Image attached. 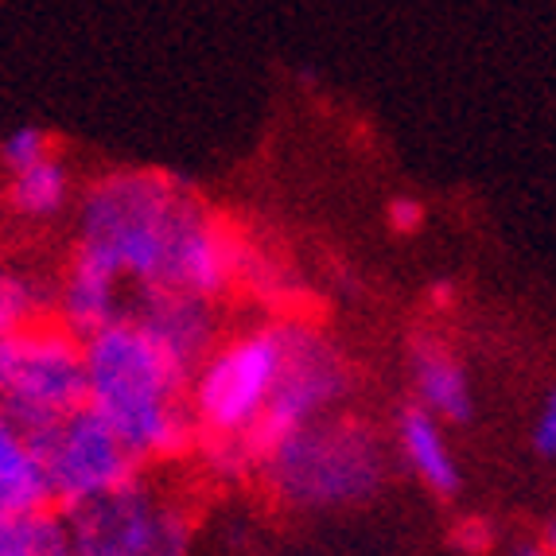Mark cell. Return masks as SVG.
<instances>
[{
  "mask_svg": "<svg viewBox=\"0 0 556 556\" xmlns=\"http://www.w3.org/2000/svg\"><path fill=\"white\" fill-rule=\"evenodd\" d=\"M20 334L24 331H16V334H4L0 339V390L9 386V378H12V366H16V354H20Z\"/></svg>",
  "mask_w": 556,
  "mask_h": 556,
  "instance_id": "cell-19",
  "label": "cell"
},
{
  "mask_svg": "<svg viewBox=\"0 0 556 556\" xmlns=\"http://www.w3.org/2000/svg\"><path fill=\"white\" fill-rule=\"evenodd\" d=\"M71 191H75L71 172L55 156H43L31 167L12 172V184H9L12 206L24 218H55V214H63L66 203H71Z\"/></svg>",
  "mask_w": 556,
  "mask_h": 556,
  "instance_id": "cell-14",
  "label": "cell"
},
{
  "mask_svg": "<svg viewBox=\"0 0 556 556\" xmlns=\"http://www.w3.org/2000/svg\"><path fill=\"white\" fill-rule=\"evenodd\" d=\"M273 491L300 510L362 506L386 482V455L370 428L319 417L285 437L265 459Z\"/></svg>",
  "mask_w": 556,
  "mask_h": 556,
  "instance_id": "cell-4",
  "label": "cell"
},
{
  "mask_svg": "<svg viewBox=\"0 0 556 556\" xmlns=\"http://www.w3.org/2000/svg\"><path fill=\"white\" fill-rule=\"evenodd\" d=\"M440 425L444 420L432 408L413 401V405H405L397 413V444L408 471L417 475L428 491L437 494V498H455L459 486H464V475L455 467V455L447 452L444 428Z\"/></svg>",
  "mask_w": 556,
  "mask_h": 556,
  "instance_id": "cell-12",
  "label": "cell"
},
{
  "mask_svg": "<svg viewBox=\"0 0 556 556\" xmlns=\"http://www.w3.org/2000/svg\"><path fill=\"white\" fill-rule=\"evenodd\" d=\"M66 514L71 553L90 556H149L184 553L191 545V526L184 510L152 491L144 475L125 482L121 491L75 506Z\"/></svg>",
  "mask_w": 556,
  "mask_h": 556,
  "instance_id": "cell-6",
  "label": "cell"
},
{
  "mask_svg": "<svg viewBox=\"0 0 556 556\" xmlns=\"http://www.w3.org/2000/svg\"><path fill=\"white\" fill-rule=\"evenodd\" d=\"M71 553V529L59 506L51 510H0V556Z\"/></svg>",
  "mask_w": 556,
  "mask_h": 556,
  "instance_id": "cell-13",
  "label": "cell"
},
{
  "mask_svg": "<svg viewBox=\"0 0 556 556\" xmlns=\"http://www.w3.org/2000/svg\"><path fill=\"white\" fill-rule=\"evenodd\" d=\"M351 393V370H346L339 346L304 324H288V362L277 381L265 417L245 440L250 464H261L285 437L312 420L327 417L339 401Z\"/></svg>",
  "mask_w": 556,
  "mask_h": 556,
  "instance_id": "cell-7",
  "label": "cell"
},
{
  "mask_svg": "<svg viewBox=\"0 0 556 556\" xmlns=\"http://www.w3.org/2000/svg\"><path fill=\"white\" fill-rule=\"evenodd\" d=\"M59 288L39 285L36 277L16 269H0V339L28 331L55 307Z\"/></svg>",
  "mask_w": 556,
  "mask_h": 556,
  "instance_id": "cell-15",
  "label": "cell"
},
{
  "mask_svg": "<svg viewBox=\"0 0 556 556\" xmlns=\"http://www.w3.org/2000/svg\"><path fill=\"white\" fill-rule=\"evenodd\" d=\"M121 280L125 277L113 269L110 261H102L98 253L78 245L55 296L59 324L71 334H78V339H86V334L102 331L105 324H113L117 316H125Z\"/></svg>",
  "mask_w": 556,
  "mask_h": 556,
  "instance_id": "cell-9",
  "label": "cell"
},
{
  "mask_svg": "<svg viewBox=\"0 0 556 556\" xmlns=\"http://www.w3.org/2000/svg\"><path fill=\"white\" fill-rule=\"evenodd\" d=\"M51 156V137L36 125H20L9 137L0 140V164L9 172H20V167H31L36 160Z\"/></svg>",
  "mask_w": 556,
  "mask_h": 556,
  "instance_id": "cell-16",
  "label": "cell"
},
{
  "mask_svg": "<svg viewBox=\"0 0 556 556\" xmlns=\"http://www.w3.org/2000/svg\"><path fill=\"white\" fill-rule=\"evenodd\" d=\"M428 296L437 300L440 307H447V304L455 300V285H452V280H437V285L428 288Z\"/></svg>",
  "mask_w": 556,
  "mask_h": 556,
  "instance_id": "cell-20",
  "label": "cell"
},
{
  "mask_svg": "<svg viewBox=\"0 0 556 556\" xmlns=\"http://www.w3.org/2000/svg\"><path fill=\"white\" fill-rule=\"evenodd\" d=\"M78 245L140 288L223 296L241 273V245L184 184L156 172H113L86 191Z\"/></svg>",
  "mask_w": 556,
  "mask_h": 556,
  "instance_id": "cell-1",
  "label": "cell"
},
{
  "mask_svg": "<svg viewBox=\"0 0 556 556\" xmlns=\"http://www.w3.org/2000/svg\"><path fill=\"white\" fill-rule=\"evenodd\" d=\"M386 218H390V230L393 233H417L420 226H425L428 211H425V203H420V199L401 195V199H393V203H390Z\"/></svg>",
  "mask_w": 556,
  "mask_h": 556,
  "instance_id": "cell-18",
  "label": "cell"
},
{
  "mask_svg": "<svg viewBox=\"0 0 556 556\" xmlns=\"http://www.w3.org/2000/svg\"><path fill=\"white\" fill-rule=\"evenodd\" d=\"M545 548H548V553H556V518L545 526Z\"/></svg>",
  "mask_w": 556,
  "mask_h": 556,
  "instance_id": "cell-21",
  "label": "cell"
},
{
  "mask_svg": "<svg viewBox=\"0 0 556 556\" xmlns=\"http://www.w3.org/2000/svg\"><path fill=\"white\" fill-rule=\"evenodd\" d=\"M55 491L36 437L0 408V510H51Z\"/></svg>",
  "mask_w": 556,
  "mask_h": 556,
  "instance_id": "cell-11",
  "label": "cell"
},
{
  "mask_svg": "<svg viewBox=\"0 0 556 556\" xmlns=\"http://www.w3.org/2000/svg\"><path fill=\"white\" fill-rule=\"evenodd\" d=\"M288 362V324H265L211 346L191 378V417L214 455L250 467L245 440L265 417Z\"/></svg>",
  "mask_w": 556,
  "mask_h": 556,
  "instance_id": "cell-3",
  "label": "cell"
},
{
  "mask_svg": "<svg viewBox=\"0 0 556 556\" xmlns=\"http://www.w3.org/2000/svg\"><path fill=\"white\" fill-rule=\"evenodd\" d=\"M408 370L417 386V401L432 408L444 425H471L475 420V390L471 374L437 334H417L408 346Z\"/></svg>",
  "mask_w": 556,
  "mask_h": 556,
  "instance_id": "cell-10",
  "label": "cell"
},
{
  "mask_svg": "<svg viewBox=\"0 0 556 556\" xmlns=\"http://www.w3.org/2000/svg\"><path fill=\"white\" fill-rule=\"evenodd\" d=\"M83 405H90L83 339L66 331L63 324L28 327L20 334V354L9 386L0 390V408L12 413L36 437Z\"/></svg>",
  "mask_w": 556,
  "mask_h": 556,
  "instance_id": "cell-8",
  "label": "cell"
},
{
  "mask_svg": "<svg viewBox=\"0 0 556 556\" xmlns=\"http://www.w3.org/2000/svg\"><path fill=\"white\" fill-rule=\"evenodd\" d=\"M90 405L149 464L172 459L199 437L191 417L195 366L137 316H117L83 339Z\"/></svg>",
  "mask_w": 556,
  "mask_h": 556,
  "instance_id": "cell-2",
  "label": "cell"
},
{
  "mask_svg": "<svg viewBox=\"0 0 556 556\" xmlns=\"http://www.w3.org/2000/svg\"><path fill=\"white\" fill-rule=\"evenodd\" d=\"M36 444L47 459L59 510H75L102 494L121 491L144 467V459L93 405L75 408L51 428L36 432Z\"/></svg>",
  "mask_w": 556,
  "mask_h": 556,
  "instance_id": "cell-5",
  "label": "cell"
},
{
  "mask_svg": "<svg viewBox=\"0 0 556 556\" xmlns=\"http://www.w3.org/2000/svg\"><path fill=\"white\" fill-rule=\"evenodd\" d=\"M529 447H533L538 459L556 464V390L541 401V413L533 420V432H529Z\"/></svg>",
  "mask_w": 556,
  "mask_h": 556,
  "instance_id": "cell-17",
  "label": "cell"
}]
</instances>
